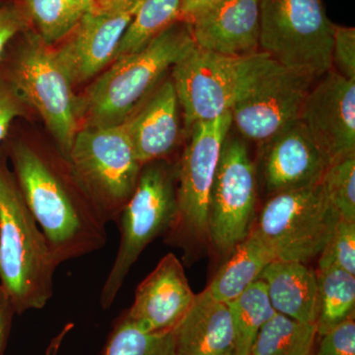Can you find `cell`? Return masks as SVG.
<instances>
[{
	"mask_svg": "<svg viewBox=\"0 0 355 355\" xmlns=\"http://www.w3.org/2000/svg\"><path fill=\"white\" fill-rule=\"evenodd\" d=\"M58 266L0 146V286L16 314L43 309Z\"/></svg>",
	"mask_w": 355,
	"mask_h": 355,
	"instance_id": "cell-2",
	"label": "cell"
},
{
	"mask_svg": "<svg viewBox=\"0 0 355 355\" xmlns=\"http://www.w3.org/2000/svg\"><path fill=\"white\" fill-rule=\"evenodd\" d=\"M279 67L261 51L232 57L196 46L171 69L187 130L197 121L214 120L231 112Z\"/></svg>",
	"mask_w": 355,
	"mask_h": 355,
	"instance_id": "cell-4",
	"label": "cell"
},
{
	"mask_svg": "<svg viewBox=\"0 0 355 355\" xmlns=\"http://www.w3.org/2000/svg\"><path fill=\"white\" fill-rule=\"evenodd\" d=\"M231 112L191 125L176 167L177 216L168 242L184 245L209 239L210 193L222 147L232 128Z\"/></svg>",
	"mask_w": 355,
	"mask_h": 355,
	"instance_id": "cell-10",
	"label": "cell"
},
{
	"mask_svg": "<svg viewBox=\"0 0 355 355\" xmlns=\"http://www.w3.org/2000/svg\"><path fill=\"white\" fill-rule=\"evenodd\" d=\"M69 161L107 222L118 221L142 169L125 123L79 130Z\"/></svg>",
	"mask_w": 355,
	"mask_h": 355,
	"instance_id": "cell-8",
	"label": "cell"
},
{
	"mask_svg": "<svg viewBox=\"0 0 355 355\" xmlns=\"http://www.w3.org/2000/svg\"><path fill=\"white\" fill-rule=\"evenodd\" d=\"M316 355H355L354 319L347 320L322 335Z\"/></svg>",
	"mask_w": 355,
	"mask_h": 355,
	"instance_id": "cell-32",
	"label": "cell"
},
{
	"mask_svg": "<svg viewBox=\"0 0 355 355\" xmlns=\"http://www.w3.org/2000/svg\"><path fill=\"white\" fill-rule=\"evenodd\" d=\"M0 67L25 104L41 114L58 150L69 160L79 130L77 97L55 51L39 35L29 34L12 53L6 51Z\"/></svg>",
	"mask_w": 355,
	"mask_h": 355,
	"instance_id": "cell-6",
	"label": "cell"
},
{
	"mask_svg": "<svg viewBox=\"0 0 355 355\" xmlns=\"http://www.w3.org/2000/svg\"><path fill=\"white\" fill-rule=\"evenodd\" d=\"M176 355H227L235 352V330L228 303L207 288L196 295L183 319L172 330Z\"/></svg>",
	"mask_w": 355,
	"mask_h": 355,
	"instance_id": "cell-19",
	"label": "cell"
},
{
	"mask_svg": "<svg viewBox=\"0 0 355 355\" xmlns=\"http://www.w3.org/2000/svg\"><path fill=\"white\" fill-rule=\"evenodd\" d=\"M15 311L10 299L0 286V355H4Z\"/></svg>",
	"mask_w": 355,
	"mask_h": 355,
	"instance_id": "cell-34",
	"label": "cell"
},
{
	"mask_svg": "<svg viewBox=\"0 0 355 355\" xmlns=\"http://www.w3.org/2000/svg\"><path fill=\"white\" fill-rule=\"evenodd\" d=\"M25 16L15 6H0V62L3 58L7 46L13 39L24 31Z\"/></svg>",
	"mask_w": 355,
	"mask_h": 355,
	"instance_id": "cell-33",
	"label": "cell"
},
{
	"mask_svg": "<svg viewBox=\"0 0 355 355\" xmlns=\"http://www.w3.org/2000/svg\"><path fill=\"white\" fill-rule=\"evenodd\" d=\"M39 37L49 44L71 34L86 14L96 8L95 0H23Z\"/></svg>",
	"mask_w": 355,
	"mask_h": 355,
	"instance_id": "cell-25",
	"label": "cell"
},
{
	"mask_svg": "<svg viewBox=\"0 0 355 355\" xmlns=\"http://www.w3.org/2000/svg\"><path fill=\"white\" fill-rule=\"evenodd\" d=\"M227 258L207 287L212 297L225 303L234 300L260 279L266 266L275 260L272 251L253 228Z\"/></svg>",
	"mask_w": 355,
	"mask_h": 355,
	"instance_id": "cell-21",
	"label": "cell"
},
{
	"mask_svg": "<svg viewBox=\"0 0 355 355\" xmlns=\"http://www.w3.org/2000/svg\"><path fill=\"white\" fill-rule=\"evenodd\" d=\"M176 216V167L168 160L142 166L137 188L116 221L120 226V244L102 287L103 309L108 310L114 304L140 254L159 236L168 234Z\"/></svg>",
	"mask_w": 355,
	"mask_h": 355,
	"instance_id": "cell-5",
	"label": "cell"
},
{
	"mask_svg": "<svg viewBox=\"0 0 355 355\" xmlns=\"http://www.w3.org/2000/svg\"><path fill=\"white\" fill-rule=\"evenodd\" d=\"M6 150L23 198L58 266L106 246L108 222L67 158L51 160L21 139L9 141Z\"/></svg>",
	"mask_w": 355,
	"mask_h": 355,
	"instance_id": "cell-1",
	"label": "cell"
},
{
	"mask_svg": "<svg viewBox=\"0 0 355 355\" xmlns=\"http://www.w3.org/2000/svg\"><path fill=\"white\" fill-rule=\"evenodd\" d=\"M219 0H181L179 20L190 23L202 11L214 6Z\"/></svg>",
	"mask_w": 355,
	"mask_h": 355,
	"instance_id": "cell-35",
	"label": "cell"
},
{
	"mask_svg": "<svg viewBox=\"0 0 355 355\" xmlns=\"http://www.w3.org/2000/svg\"><path fill=\"white\" fill-rule=\"evenodd\" d=\"M275 312L315 324L317 319L316 270L300 261L273 260L261 273Z\"/></svg>",
	"mask_w": 355,
	"mask_h": 355,
	"instance_id": "cell-20",
	"label": "cell"
},
{
	"mask_svg": "<svg viewBox=\"0 0 355 355\" xmlns=\"http://www.w3.org/2000/svg\"><path fill=\"white\" fill-rule=\"evenodd\" d=\"M26 106L19 93L0 67V146L8 137L13 121L25 116Z\"/></svg>",
	"mask_w": 355,
	"mask_h": 355,
	"instance_id": "cell-31",
	"label": "cell"
},
{
	"mask_svg": "<svg viewBox=\"0 0 355 355\" xmlns=\"http://www.w3.org/2000/svg\"><path fill=\"white\" fill-rule=\"evenodd\" d=\"M333 268L355 275V221L340 219L320 254L318 270Z\"/></svg>",
	"mask_w": 355,
	"mask_h": 355,
	"instance_id": "cell-29",
	"label": "cell"
},
{
	"mask_svg": "<svg viewBox=\"0 0 355 355\" xmlns=\"http://www.w3.org/2000/svg\"><path fill=\"white\" fill-rule=\"evenodd\" d=\"M316 324L275 313L259 331L250 355H311Z\"/></svg>",
	"mask_w": 355,
	"mask_h": 355,
	"instance_id": "cell-23",
	"label": "cell"
},
{
	"mask_svg": "<svg viewBox=\"0 0 355 355\" xmlns=\"http://www.w3.org/2000/svg\"><path fill=\"white\" fill-rule=\"evenodd\" d=\"M139 3L123 10L95 8L84 16L69 41L55 51V58L72 85L93 78L114 60L121 40Z\"/></svg>",
	"mask_w": 355,
	"mask_h": 355,
	"instance_id": "cell-15",
	"label": "cell"
},
{
	"mask_svg": "<svg viewBox=\"0 0 355 355\" xmlns=\"http://www.w3.org/2000/svg\"><path fill=\"white\" fill-rule=\"evenodd\" d=\"M317 335H324L347 320L354 319L355 275L340 268L316 270Z\"/></svg>",
	"mask_w": 355,
	"mask_h": 355,
	"instance_id": "cell-22",
	"label": "cell"
},
{
	"mask_svg": "<svg viewBox=\"0 0 355 355\" xmlns=\"http://www.w3.org/2000/svg\"><path fill=\"white\" fill-rule=\"evenodd\" d=\"M306 97L300 121L329 166L355 154V79L331 69Z\"/></svg>",
	"mask_w": 355,
	"mask_h": 355,
	"instance_id": "cell-13",
	"label": "cell"
},
{
	"mask_svg": "<svg viewBox=\"0 0 355 355\" xmlns=\"http://www.w3.org/2000/svg\"><path fill=\"white\" fill-rule=\"evenodd\" d=\"M104 355H176L173 331L146 333L121 317L110 336Z\"/></svg>",
	"mask_w": 355,
	"mask_h": 355,
	"instance_id": "cell-27",
	"label": "cell"
},
{
	"mask_svg": "<svg viewBox=\"0 0 355 355\" xmlns=\"http://www.w3.org/2000/svg\"><path fill=\"white\" fill-rule=\"evenodd\" d=\"M235 330V354L250 355L259 331L275 314L268 289L259 279L228 302Z\"/></svg>",
	"mask_w": 355,
	"mask_h": 355,
	"instance_id": "cell-24",
	"label": "cell"
},
{
	"mask_svg": "<svg viewBox=\"0 0 355 355\" xmlns=\"http://www.w3.org/2000/svg\"><path fill=\"white\" fill-rule=\"evenodd\" d=\"M331 64L335 71L345 78L355 79V29L347 26H334Z\"/></svg>",
	"mask_w": 355,
	"mask_h": 355,
	"instance_id": "cell-30",
	"label": "cell"
},
{
	"mask_svg": "<svg viewBox=\"0 0 355 355\" xmlns=\"http://www.w3.org/2000/svg\"><path fill=\"white\" fill-rule=\"evenodd\" d=\"M181 0H140L121 43L114 60L144 49L166 28L179 20Z\"/></svg>",
	"mask_w": 355,
	"mask_h": 355,
	"instance_id": "cell-26",
	"label": "cell"
},
{
	"mask_svg": "<svg viewBox=\"0 0 355 355\" xmlns=\"http://www.w3.org/2000/svg\"><path fill=\"white\" fill-rule=\"evenodd\" d=\"M322 184L340 219L355 221V154L331 163Z\"/></svg>",
	"mask_w": 355,
	"mask_h": 355,
	"instance_id": "cell-28",
	"label": "cell"
},
{
	"mask_svg": "<svg viewBox=\"0 0 355 355\" xmlns=\"http://www.w3.org/2000/svg\"><path fill=\"white\" fill-rule=\"evenodd\" d=\"M195 298L181 261L168 254L137 287L132 307L123 318L146 333L172 331Z\"/></svg>",
	"mask_w": 355,
	"mask_h": 355,
	"instance_id": "cell-16",
	"label": "cell"
},
{
	"mask_svg": "<svg viewBox=\"0 0 355 355\" xmlns=\"http://www.w3.org/2000/svg\"><path fill=\"white\" fill-rule=\"evenodd\" d=\"M227 355H237V354H236L235 352H232V354H227Z\"/></svg>",
	"mask_w": 355,
	"mask_h": 355,
	"instance_id": "cell-38",
	"label": "cell"
},
{
	"mask_svg": "<svg viewBox=\"0 0 355 355\" xmlns=\"http://www.w3.org/2000/svg\"><path fill=\"white\" fill-rule=\"evenodd\" d=\"M180 103L172 79L125 121L137 157L142 166L167 160L180 141Z\"/></svg>",
	"mask_w": 355,
	"mask_h": 355,
	"instance_id": "cell-18",
	"label": "cell"
},
{
	"mask_svg": "<svg viewBox=\"0 0 355 355\" xmlns=\"http://www.w3.org/2000/svg\"><path fill=\"white\" fill-rule=\"evenodd\" d=\"M190 26L202 50L232 57L260 51V0H219Z\"/></svg>",
	"mask_w": 355,
	"mask_h": 355,
	"instance_id": "cell-17",
	"label": "cell"
},
{
	"mask_svg": "<svg viewBox=\"0 0 355 355\" xmlns=\"http://www.w3.org/2000/svg\"><path fill=\"white\" fill-rule=\"evenodd\" d=\"M258 179L246 144L229 133L209 200V240L228 257L251 232L256 210Z\"/></svg>",
	"mask_w": 355,
	"mask_h": 355,
	"instance_id": "cell-11",
	"label": "cell"
},
{
	"mask_svg": "<svg viewBox=\"0 0 355 355\" xmlns=\"http://www.w3.org/2000/svg\"><path fill=\"white\" fill-rule=\"evenodd\" d=\"M316 79L279 65L231 110L232 125L257 144L300 120L306 97Z\"/></svg>",
	"mask_w": 355,
	"mask_h": 355,
	"instance_id": "cell-12",
	"label": "cell"
},
{
	"mask_svg": "<svg viewBox=\"0 0 355 355\" xmlns=\"http://www.w3.org/2000/svg\"><path fill=\"white\" fill-rule=\"evenodd\" d=\"M140 0H95L96 8L102 10H123L132 8L139 3Z\"/></svg>",
	"mask_w": 355,
	"mask_h": 355,
	"instance_id": "cell-37",
	"label": "cell"
},
{
	"mask_svg": "<svg viewBox=\"0 0 355 355\" xmlns=\"http://www.w3.org/2000/svg\"><path fill=\"white\" fill-rule=\"evenodd\" d=\"M196 48L191 26L178 20L141 50L114 64L77 97V118L84 127L125 123L167 73Z\"/></svg>",
	"mask_w": 355,
	"mask_h": 355,
	"instance_id": "cell-3",
	"label": "cell"
},
{
	"mask_svg": "<svg viewBox=\"0 0 355 355\" xmlns=\"http://www.w3.org/2000/svg\"><path fill=\"white\" fill-rule=\"evenodd\" d=\"M340 219L321 182L270 196L253 229L275 260L307 263L320 256Z\"/></svg>",
	"mask_w": 355,
	"mask_h": 355,
	"instance_id": "cell-9",
	"label": "cell"
},
{
	"mask_svg": "<svg viewBox=\"0 0 355 355\" xmlns=\"http://www.w3.org/2000/svg\"><path fill=\"white\" fill-rule=\"evenodd\" d=\"M260 51L319 79L333 69L334 23L323 0H260Z\"/></svg>",
	"mask_w": 355,
	"mask_h": 355,
	"instance_id": "cell-7",
	"label": "cell"
},
{
	"mask_svg": "<svg viewBox=\"0 0 355 355\" xmlns=\"http://www.w3.org/2000/svg\"><path fill=\"white\" fill-rule=\"evenodd\" d=\"M73 323L65 324L64 328H62V330L58 331L57 335L51 338L50 343H49L48 347H46V352H44V355H58L65 338L69 336L70 331L73 330Z\"/></svg>",
	"mask_w": 355,
	"mask_h": 355,
	"instance_id": "cell-36",
	"label": "cell"
},
{
	"mask_svg": "<svg viewBox=\"0 0 355 355\" xmlns=\"http://www.w3.org/2000/svg\"><path fill=\"white\" fill-rule=\"evenodd\" d=\"M328 167L300 120L259 144V173L270 196L321 183Z\"/></svg>",
	"mask_w": 355,
	"mask_h": 355,
	"instance_id": "cell-14",
	"label": "cell"
}]
</instances>
